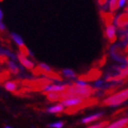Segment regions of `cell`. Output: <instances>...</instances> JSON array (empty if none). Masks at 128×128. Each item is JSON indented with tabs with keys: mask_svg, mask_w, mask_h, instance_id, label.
<instances>
[{
	"mask_svg": "<svg viewBox=\"0 0 128 128\" xmlns=\"http://www.w3.org/2000/svg\"><path fill=\"white\" fill-rule=\"evenodd\" d=\"M73 85L77 86V87H80V88H87V87H91V85L89 84L86 80H76L73 83Z\"/></svg>",
	"mask_w": 128,
	"mask_h": 128,
	"instance_id": "cell-16",
	"label": "cell"
},
{
	"mask_svg": "<svg viewBox=\"0 0 128 128\" xmlns=\"http://www.w3.org/2000/svg\"><path fill=\"white\" fill-rule=\"evenodd\" d=\"M128 0H118L117 1V8H126Z\"/></svg>",
	"mask_w": 128,
	"mask_h": 128,
	"instance_id": "cell-19",
	"label": "cell"
},
{
	"mask_svg": "<svg viewBox=\"0 0 128 128\" xmlns=\"http://www.w3.org/2000/svg\"><path fill=\"white\" fill-rule=\"evenodd\" d=\"M47 98L50 102L62 101V94H47Z\"/></svg>",
	"mask_w": 128,
	"mask_h": 128,
	"instance_id": "cell-14",
	"label": "cell"
},
{
	"mask_svg": "<svg viewBox=\"0 0 128 128\" xmlns=\"http://www.w3.org/2000/svg\"><path fill=\"white\" fill-rule=\"evenodd\" d=\"M62 73L64 78L70 79V80H73V79H75V78L77 77V75H76L74 70L72 69H69V68H66V69L62 70Z\"/></svg>",
	"mask_w": 128,
	"mask_h": 128,
	"instance_id": "cell-10",
	"label": "cell"
},
{
	"mask_svg": "<svg viewBox=\"0 0 128 128\" xmlns=\"http://www.w3.org/2000/svg\"><path fill=\"white\" fill-rule=\"evenodd\" d=\"M4 128H14V127H12V126H4Z\"/></svg>",
	"mask_w": 128,
	"mask_h": 128,
	"instance_id": "cell-22",
	"label": "cell"
},
{
	"mask_svg": "<svg viewBox=\"0 0 128 128\" xmlns=\"http://www.w3.org/2000/svg\"><path fill=\"white\" fill-rule=\"evenodd\" d=\"M64 111H65V107L60 102L47 107V109H46V112H48V114H60V112H63Z\"/></svg>",
	"mask_w": 128,
	"mask_h": 128,
	"instance_id": "cell-8",
	"label": "cell"
},
{
	"mask_svg": "<svg viewBox=\"0 0 128 128\" xmlns=\"http://www.w3.org/2000/svg\"><path fill=\"white\" fill-rule=\"evenodd\" d=\"M69 85L67 84H60V83H57V84H47L43 87L42 92L47 94H62L65 92L67 88Z\"/></svg>",
	"mask_w": 128,
	"mask_h": 128,
	"instance_id": "cell-2",
	"label": "cell"
},
{
	"mask_svg": "<svg viewBox=\"0 0 128 128\" xmlns=\"http://www.w3.org/2000/svg\"><path fill=\"white\" fill-rule=\"evenodd\" d=\"M126 12L128 13V5H127V6H126Z\"/></svg>",
	"mask_w": 128,
	"mask_h": 128,
	"instance_id": "cell-23",
	"label": "cell"
},
{
	"mask_svg": "<svg viewBox=\"0 0 128 128\" xmlns=\"http://www.w3.org/2000/svg\"><path fill=\"white\" fill-rule=\"evenodd\" d=\"M128 126V117L120 118L115 122L109 124L106 127L104 128H126Z\"/></svg>",
	"mask_w": 128,
	"mask_h": 128,
	"instance_id": "cell-7",
	"label": "cell"
},
{
	"mask_svg": "<svg viewBox=\"0 0 128 128\" xmlns=\"http://www.w3.org/2000/svg\"><path fill=\"white\" fill-rule=\"evenodd\" d=\"M38 69L41 70V72H45V73H51L52 72V69H51V67L48 64L44 63V62H40L38 64Z\"/></svg>",
	"mask_w": 128,
	"mask_h": 128,
	"instance_id": "cell-13",
	"label": "cell"
},
{
	"mask_svg": "<svg viewBox=\"0 0 128 128\" xmlns=\"http://www.w3.org/2000/svg\"><path fill=\"white\" fill-rule=\"evenodd\" d=\"M105 35H106V38L110 42H114L116 40V27L114 25H107L106 30H105Z\"/></svg>",
	"mask_w": 128,
	"mask_h": 128,
	"instance_id": "cell-6",
	"label": "cell"
},
{
	"mask_svg": "<svg viewBox=\"0 0 128 128\" xmlns=\"http://www.w3.org/2000/svg\"><path fill=\"white\" fill-rule=\"evenodd\" d=\"M8 69H9V70H10L12 73H14V74H18L19 72V70H20L19 66L14 62V60H8Z\"/></svg>",
	"mask_w": 128,
	"mask_h": 128,
	"instance_id": "cell-12",
	"label": "cell"
},
{
	"mask_svg": "<svg viewBox=\"0 0 128 128\" xmlns=\"http://www.w3.org/2000/svg\"><path fill=\"white\" fill-rule=\"evenodd\" d=\"M16 57H18V62H20L22 66L25 67L26 69H28V70L34 69V67H35L34 62H32L31 60L28 59V56H26L25 54H23L22 52H19V53L16 55Z\"/></svg>",
	"mask_w": 128,
	"mask_h": 128,
	"instance_id": "cell-5",
	"label": "cell"
},
{
	"mask_svg": "<svg viewBox=\"0 0 128 128\" xmlns=\"http://www.w3.org/2000/svg\"><path fill=\"white\" fill-rule=\"evenodd\" d=\"M108 124H109L108 121H101V122L95 123V124H91V126H89L88 127H86V128H104V127H106Z\"/></svg>",
	"mask_w": 128,
	"mask_h": 128,
	"instance_id": "cell-15",
	"label": "cell"
},
{
	"mask_svg": "<svg viewBox=\"0 0 128 128\" xmlns=\"http://www.w3.org/2000/svg\"><path fill=\"white\" fill-rule=\"evenodd\" d=\"M48 126L50 128H63L64 122H62V121H57V122H53V123L48 124Z\"/></svg>",
	"mask_w": 128,
	"mask_h": 128,
	"instance_id": "cell-18",
	"label": "cell"
},
{
	"mask_svg": "<svg viewBox=\"0 0 128 128\" xmlns=\"http://www.w3.org/2000/svg\"><path fill=\"white\" fill-rule=\"evenodd\" d=\"M126 37H127V38H128V30H127V33H126Z\"/></svg>",
	"mask_w": 128,
	"mask_h": 128,
	"instance_id": "cell-24",
	"label": "cell"
},
{
	"mask_svg": "<svg viewBox=\"0 0 128 128\" xmlns=\"http://www.w3.org/2000/svg\"><path fill=\"white\" fill-rule=\"evenodd\" d=\"M3 18H4V14H3V11L2 9L0 8V21H2Z\"/></svg>",
	"mask_w": 128,
	"mask_h": 128,
	"instance_id": "cell-21",
	"label": "cell"
},
{
	"mask_svg": "<svg viewBox=\"0 0 128 128\" xmlns=\"http://www.w3.org/2000/svg\"><path fill=\"white\" fill-rule=\"evenodd\" d=\"M128 100V88H126L122 91L115 92L112 95L105 98L102 101V104L106 106L116 107L121 105L122 104L126 102Z\"/></svg>",
	"mask_w": 128,
	"mask_h": 128,
	"instance_id": "cell-1",
	"label": "cell"
},
{
	"mask_svg": "<svg viewBox=\"0 0 128 128\" xmlns=\"http://www.w3.org/2000/svg\"><path fill=\"white\" fill-rule=\"evenodd\" d=\"M85 99L80 98V97H72V98L64 99L60 102V104L63 105L65 108H72V107L80 106L84 104Z\"/></svg>",
	"mask_w": 128,
	"mask_h": 128,
	"instance_id": "cell-3",
	"label": "cell"
},
{
	"mask_svg": "<svg viewBox=\"0 0 128 128\" xmlns=\"http://www.w3.org/2000/svg\"><path fill=\"white\" fill-rule=\"evenodd\" d=\"M6 30V26L3 23V21H0V31H5Z\"/></svg>",
	"mask_w": 128,
	"mask_h": 128,
	"instance_id": "cell-20",
	"label": "cell"
},
{
	"mask_svg": "<svg viewBox=\"0 0 128 128\" xmlns=\"http://www.w3.org/2000/svg\"><path fill=\"white\" fill-rule=\"evenodd\" d=\"M117 1L118 0H109L108 1V6L111 12H114L117 9Z\"/></svg>",
	"mask_w": 128,
	"mask_h": 128,
	"instance_id": "cell-17",
	"label": "cell"
},
{
	"mask_svg": "<svg viewBox=\"0 0 128 128\" xmlns=\"http://www.w3.org/2000/svg\"><path fill=\"white\" fill-rule=\"evenodd\" d=\"M4 88L10 92H14L18 90V84L13 80H8L4 83Z\"/></svg>",
	"mask_w": 128,
	"mask_h": 128,
	"instance_id": "cell-11",
	"label": "cell"
},
{
	"mask_svg": "<svg viewBox=\"0 0 128 128\" xmlns=\"http://www.w3.org/2000/svg\"><path fill=\"white\" fill-rule=\"evenodd\" d=\"M104 115V112H94V114H92L86 115V116H84L83 118H82L80 124H88L94 123L96 121L100 120Z\"/></svg>",
	"mask_w": 128,
	"mask_h": 128,
	"instance_id": "cell-4",
	"label": "cell"
},
{
	"mask_svg": "<svg viewBox=\"0 0 128 128\" xmlns=\"http://www.w3.org/2000/svg\"><path fill=\"white\" fill-rule=\"evenodd\" d=\"M10 36H11L12 40L16 43V45L18 46L19 48H25V42H24V40H23V38H21V36H19L18 34H16L15 32H12L10 34Z\"/></svg>",
	"mask_w": 128,
	"mask_h": 128,
	"instance_id": "cell-9",
	"label": "cell"
}]
</instances>
